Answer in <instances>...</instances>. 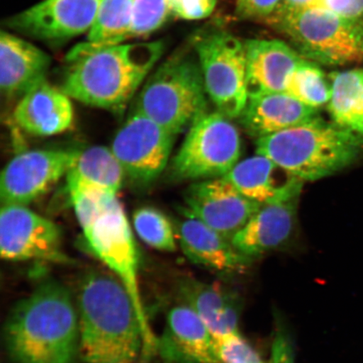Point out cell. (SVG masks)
I'll use <instances>...</instances> for the list:
<instances>
[{
	"instance_id": "obj_17",
	"label": "cell",
	"mask_w": 363,
	"mask_h": 363,
	"mask_svg": "<svg viewBox=\"0 0 363 363\" xmlns=\"http://www.w3.org/2000/svg\"><path fill=\"white\" fill-rule=\"evenodd\" d=\"M224 178L245 197L263 206L301 195L303 181L257 154L239 161Z\"/></svg>"
},
{
	"instance_id": "obj_23",
	"label": "cell",
	"mask_w": 363,
	"mask_h": 363,
	"mask_svg": "<svg viewBox=\"0 0 363 363\" xmlns=\"http://www.w3.org/2000/svg\"><path fill=\"white\" fill-rule=\"evenodd\" d=\"M247 54L248 95L260 92H285L290 77L303 60L280 40H250Z\"/></svg>"
},
{
	"instance_id": "obj_7",
	"label": "cell",
	"mask_w": 363,
	"mask_h": 363,
	"mask_svg": "<svg viewBox=\"0 0 363 363\" xmlns=\"http://www.w3.org/2000/svg\"><path fill=\"white\" fill-rule=\"evenodd\" d=\"M267 21L287 35L303 57L313 61L330 66L363 61L357 22L324 8L278 9Z\"/></svg>"
},
{
	"instance_id": "obj_8",
	"label": "cell",
	"mask_w": 363,
	"mask_h": 363,
	"mask_svg": "<svg viewBox=\"0 0 363 363\" xmlns=\"http://www.w3.org/2000/svg\"><path fill=\"white\" fill-rule=\"evenodd\" d=\"M242 154L239 130L230 118L206 113L189 127L172 162V178L201 181L223 178L238 164Z\"/></svg>"
},
{
	"instance_id": "obj_5",
	"label": "cell",
	"mask_w": 363,
	"mask_h": 363,
	"mask_svg": "<svg viewBox=\"0 0 363 363\" xmlns=\"http://www.w3.org/2000/svg\"><path fill=\"white\" fill-rule=\"evenodd\" d=\"M363 143L320 116L257 140L256 152L303 182L335 174L356 160Z\"/></svg>"
},
{
	"instance_id": "obj_10",
	"label": "cell",
	"mask_w": 363,
	"mask_h": 363,
	"mask_svg": "<svg viewBox=\"0 0 363 363\" xmlns=\"http://www.w3.org/2000/svg\"><path fill=\"white\" fill-rule=\"evenodd\" d=\"M175 135L133 110L113 140L111 150L125 179L148 187L165 170Z\"/></svg>"
},
{
	"instance_id": "obj_15",
	"label": "cell",
	"mask_w": 363,
	"mask_h": 363,
	"mask_svg": "<svg viewBox=\"0 0 363 363\" xmlns=\"http://www.w3.org/2000/svg\"><path fill=\"white\" fill-rule=\"evenodd\" d=\"M157 353L167 363H221L214 335L184 303L167 313Z\"/></svg>"
},
{
	"instance_id": "obj_28",
	"label": "cell",
	"mask_w": 363,
	"mask_h": 363,
	"mask_svg": "<svg viewBox=\"0 0 363 363\" xmlns=\"http://www.w3.org/2000/svg\"><path fill=\"white\" fill-rule=\"evenodd\" d=\"M133 220L136 234L149 247L162 252L175 251L176 230L162 212L152 207H142L135 211Z\"/></svg>"
},
{
	"instance_id": "obj_32",
	"label": "cell",
	"mask_w": 363,
	"mask_h": 363,
	"mask_svg": "<svg viewBox=\"0 0 363 363\" xmlns=\"http://www.w3.org/2000/svg\"><path fill=\"white\" fill-rule=\"evenodd\" d=\"M282 0H238V13L240 17L269 19L278 10Z\"/></svg>"
},
{
	"instance_id": "obj_6",
	"label": "cell",
	"mask_w": 363,
	"mask_h": 363,
	"mask_svg": "<svg viewBox=\"0 0 363 363\" xmlns=\"http://www.w3.org/2000/svg\"><path fill=\"white\" fill-rule=\"evenodd\" d=\"M206 94L201 66L191 57L177 54L144 82L134 111L176 136L207 113Z\"/></svg>"
},
{
	"instance_id": "obj_2",
	"label": "cell",
	"mask_w": 363,
	"mask_h": 363,
	"mask_svg": "<svg viewBox=\"0 0 363 363\" xmlns=\"http://www.w3.org/2000/svg\"><path fill=\"white\" fill-rule=\"evenodd\" d=\"M164 50L161 40L104 48L80 43L67 55L61 89L86 106L121 111L146 81Z\"/></svg>"
},
{
	"instance_id": "obj_4",
	"label": "cell",
	"mask_w": 363,
	"mask_h": 363,
	"mask_svg": "<svg viewBox=\"0 0 363 363\" xmlns=\"http://www.w3.org/2000/svg\"><path fill=\"white\" fill-rule=\"evenodd\" d=\"M86 242L125 286L142 323L146 356L157 353L158 337L145 310L139 281V254L128 219L117 196L89 194L71 199Z\"/></svg>"
},
{
	"instance_id": "obj_18",
	"label": "cell",
	"mask_w": 363,
	"mask_h": 363,
	"mask_svg": "<svg viewBox=\"0 0 363 363\" xmlns=\"http://www.w3.org/2000/svg\"><path fill=\"white\" fill-rule=\"evenodd\" d=\"M298 196L263 204L231 239L238 251L249 259L282 246L291 235Z\"/></svg>"
},
{
	"instance_id": "obj_19",
	"label": "cell",
	"mask_w": 363,
	"mask_h": 363,
	"mask_svg": "<svg viewBox=\"0 0 363 363\" xmlns=\"http://www.w3.org/2000/svg\"><path fill=\"white\" fill-rule=\"evenodd\" d=\"M51 57L27 40L2 30L0 33V88L6 99L21 98L45 79Z\"/></svg>"
},
{
	"instance_id": "obj_12",
	"label": "cell",
	"mask_w": 363,
	"mask_h": 363,
	"mask_svg": "<svg viewBox=\"0 0 363 363\" xmlns=\"http://www.w3.org/2000/svg\"><path fill=\"white\" fill-rule=\"evenodd\" d=\"M60 227L27 206L1 204L0 253L9 262H66Z\"/></svg>"
},
{
	"instance_id": "obj_22",
	"label": "cell",
	"mask_w": 363,
	"mask_h": 363,
	"mask_svg": "<svg viewBox=\"0 0 363 363\" xmlns=\"http://www.w3.org/2000/svg\"><path fill=\"white\" fill-rule=\"evenodd\" d=\"M179 293L216 339L238 333L242 301L235 290L185 279L179 282Z\"/></svg>"
},
{
	"instance_id": "obj_20",
	"label": "cell",
	"mask_w": 363,
	"mask_h": 363,
	"mask_svg": "<svg viewBox=\"0 0 363 363\" xmlns=\"http://www.w3.org/2000/svg\"><path fill=\"white\" fill-rule=\"evenodd\" d=\"M188 259L220 274L242 272L252 262L235 248L231 240L185 212L176 229Z\"/></svg>"
},
{
	"instance_id": "obj_24",
	"label": "cell",
	"mask_w": 363,
	"mask_h": 363,
	"mask_svg": "<svg viewBox=\"0 0 363 363\" xmlns=\"http://www.w3.org/2000/svg\"><path fill=\"white\" fill-rule=\"evenodd\" d=\"M66 178L72 199L89 194L117 196L125 175L111 148L95 146L82 150Z\"/></svg>"
},
{
	"instance_id": "obj_26",
	"label": "cell",
	"mask_w": 363,
	"mask_h": 363,
	"mask_svg": "<svg viewBox=\"0 0 363 363\" xmlns=\"http://www.w3.org/2000/svg\"><path fill=\"white\" fill-rule=\"evenodd\" d=\"M135 3V0H104L84 43L93 48L125 43Z\"/></svg>"
},
{
	"instance_id": "obj_3",
	"label": "cell",
	"mask_w": 363,
	"mask_h": 363,
	"mask_svg": "<svg viewBox=\"0 0 363 363\" xmlns=\"http://www.w3.org/2000/svg\"><path fill=\"white\" fill-rule=\"evenodd\" d=\"M6 342L16 363H75L79 314L67 289L44 283L18 303L7 320Z\"/></svg>"
},
{
	"instance_id": "obj_27",
	"label": "cell",
	"mask_w": 363,
	"mask_h": 363,
	"mask_svg": "<svg viewBox=\"0 0 363 363\" xmlns=\"http://www.w3.org/2000/svg\"><path fill=\"white\" fill-rule=\"evenodd\" d=\"M285 93L306 106L319 110L330 101L331 84L315 63L302 60L290 77Z\"/></svg>"
},
{
	"instance_id": "obj_29",
	"label": "cell",
	"mask_w": 363,
	"mask_h": 363,
	"mask_svg": "<svg viewBox=\"0 0 363 363\" xmlns=\"http://www.w3.org/2000/svg\"><path fill=\"white\" fill-rule=\"evenodd\" d=\"M171 15L167 0H135L126 40L147 38L161 28Z\"/></svg>"
},
{
	"instance_id": "obj_9",
	"label": "cell",
	"mask_w": 363,
	"mask_h": 363,
	"mask_svg": "<svg viewBox=\"0 0 363 363\" xmlns=\"http://www.w3.org/2000/svg\"><path fill=\"white\" fill-rule=\"evenodd\" d=\"M206 94L217 111L235 119L248 101L245 44L225 31H212L195 39Z\"/></svg>"
},
{
	"instance_id": "obj_30",
	"label": "cell",
	"mask_w": 363,
	"mask_h": 363,
	"mask_svg": "<svg viewBox=\"0 0 363 363\" xmlns=\"http://www.w3.org/2000/svg\"><path fill=\"white\" fill-rule=\"evenodd\" d=\"M216 340L221 363H265L239 331Z\"/></svg>"
},
{
	"instance_id": "obj_21",
	"label": "cell",
	"mask_w": 363,
	"mask_h": 363,
	"mask_svg": "<svg viewBox=\"0 0 363 363\" xmlns=\"http://www.w3.org/2000/svg\"><path fill=\"white\" fill-rule=\"evenodd\" d=\"M318 110L306 106L285 92L248 95L240 121L245 130L261 139L315 119Z\"/></svg>"
},
{
	"instance_id": "obj_35",
	"label": "cell",
	"mask_w": 363,
	"mask_h": 363,
	"mask_svg": "<svg viewBox=\"0 0 363 363\" xmlns=\"http://www.w3.org/2000/svg\"><path fill=\"white\" fill-rule=\"evenodd\" d=\"M318 0H282L279 9L282 10H299L311 6H315Z\"/></svg>"
},
{
	"instance_id": "obj_13",
	"label": "cell",
	"mask_w": 363,
	"mask_h": 363,
	"mask_svg": "<svg viewBox=\"0 0 363 363\" xmlns=\"http://www.w3.org/2000/svg\"><path fill=\"white\" fill-rule=\"evenodd\" d=\"M104 0H43L7 21L31 38L62 42L89 31Z\"/></svg>"
},
{
	"instance_id": "obj_16",
	"label": "cell",
	"mask_w": 363,
	"mask_h": 363,
	"mask_svg": "<svg viewBox=\"0 0 363 363\" xmlns=\"http://www.w3.org/2000/svg\"><path fill=\"white\" fill-rule=\"evenodd\" d=\"M13 117L16 123L28 134L52 136L71 128L74 111L71 98L45 79L23 95L13 110Z\"/></svg>"
},
{
	"instance_id": "obj_34",
	"label": "cell",
	"mask_w": 363,
	"mask_h": 363,
	"mask_svg": "<svg viewBox=\"0 0 363 363\" xmlns=\"http://www.w3.org/2000/svg\"><path fill=\"white\" fill-rule=\"evenodd\" d=\"M269 363H294L293 345L283 330L277 331L272 340Z\"/></svg>"
},
{
	"instance_id": "obj_33",
	"label": "cell",
	"mask_w": 363,
	"mask_h": 363,
	"mask_svg": "<svg viewBox=\"0 0 363 363\" xmlns=\"http://www.w3.org/2000/svg\"><path fill=\"white\" fill-rule=\"evenodd\" d=\"M315 6L352 21H357L363 16V0H318Z\"/></svg>"
},
{
	"instance_id": "obj_25",
	"label": "cell",
	"mask_w": 363,
	"mask_h": 363,
	"mask_svg": "<svg viewBox=\"0 0 363 363\" xmlns=\"http://www.w3.org/2000/svg\"><path fill=\"white\" fill-rule=\"evenodd\" d=\"M330 79L331 121L363 143V69L335 72Z\"/></svg>"
},
{
	"instance_id": "obj_1",
	"label": "cell",
	"mask_w": 363,
	"mask_h": 363,
	"mask_svg": "<svg viewBox=\"0 0 363 363\" xmlns=\"http://www.w3.org/2000/svg\"><path fill=\"white\" fill-rule=\"evenodd\" d=\"M80 355L86 363H142L146 340L125 286L102 272H91L77 297Z\"/></svg>"
},
{
	"instance_id": "obj_14",
	"label": "cell",
	"mask_w": 363,
	"mask_h": 363,
	"mask_svg": "<svg viewBox=\"0 0 363 363\" xmlns=\"http://www.w3.org/2000/svg\"><path fill=\"white\" fill-rule=\"evenodd\" d=\"M185 203L187 214L230 240L261 207L224 177L193 184L185 194Z\"/></svg>"
},
{
	"instance_id": "obj_36",
	"label": "cell",
	"mask_w": 363,
	"mask_h": 363,
	"mask_svg": "<svg viewBox=\"0 0 363 363\" xmlns=\"http://www.w3.org/2000/svg\"><path fill=\"white\" fill-rule=\"evenodd\" d=\"M356 22H357L358 33H359L362 50V53H363V16L360 18V19H358Z\"/></svg>"
},
{
	"instance_id": "obj_11",
	"label": "cell",
	"mask_w": 363,
	"mask_h": 363,
	"mask_svg": "<svg viewBox=\"0 0 363 363\" xmlns=\"http://www.w3.org/2000/svg\"><path fill=\"white\" fill-rule=\"evenodd\" d=\"M81 152L76 148L40 149L13 157L0 178L1 204L27 206L36 201L67 176Z\"/></svg>"
},
{
	"instance_id": "obj_31",
	"label": "cell",
	"mask_w": 363,
	"mask_h": 363,
	"mask_svg": "<svg viewBox=\"0 0 363 363\" xmlns=\"http://www.w3.org/2000/svg\"><path fill=\"white\" fill-rule=\"evenodd\" d=\"M172 13L184 20L203 19L211 15L216 0H167Z\"/></svg>"
}]
</instances>
